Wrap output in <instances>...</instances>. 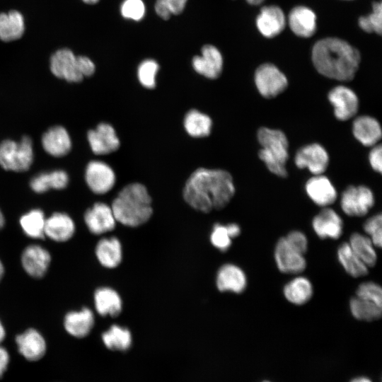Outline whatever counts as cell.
Returning <instances> with one entry per match:
<instances>
[{"label":"cell","instance_id":"cell-1","mask_svg":"<svg viewBox=\"0 0 382 382\" xmlns=\"http://www.w3.org/2000/svg\"><path fill=\"white\" fill-rule=\"evenodd\" d=\"M231 175L221 169L200 168L187 179L183 190L186 202L195 209L209 213L224 208L235 194Z\"/></svg>","mask_w":382,"mask_h":382},{"label":"cell","instance_id":"cell-2","mask_svg":"<svg viewBox=\"0 0 382 382\" xmlns=\"http://www.w3.org/2000/svg\"><path fill=\"white\" fill-rule=\"evenodd\" d=\"M312 62L316 70L324 76L348 81L354 77L359 68L360 54L347 42L328 37L315 44Z\"/></svg>","mask_w":382,"mask_h":382},{"label":"cell","instance_id":"cell-3","mask_svg":"<svg viewBox=\"0 0 382 382\" xmlns=\"http://www.w3.org/2000/svg\"><path fill=\"white\" fill-rule=\"evenodd\" d=\"M115 220L123 225L136 227L151 216V198L146 187L138 183L125 186L112 203Z\"/></svg>","mask_w":382,"mask_h":382},{"label":"cell","instance_id":"cell-4","mask_svg":"<svg viewBox=\"0 0 382 382\" xmlns=\"http://www.w3.org/2000/svg\"><path fill=\"white\" fill-rule=\"evenodd\" d=\"M262 146L259 158L273 174L286 178L288 175L286 163L289 158V141L286 134L279 129L262 127L257 134Z\"/></svg>","mask_w":382,"mask_h":382},{"label":"cell","instance_id":"cell-5","mask_svg":"<svg viewBox=\"0 0 382 382\" xmlns=\"http://www.w3.org/2000/svg\"><path fill=\"white\" fill-rule=\"evenodd\" d=\"M33 160V142L28 136L21 141L6 139L0 144V166L6 170H28Z\"/></svg>","mask_w":382,"mask_h":382},{"label":"cell","instance_id":"cell-6","mask_svg":"<svg viewBox=\"0 0 382 382\" xmlns=\"http://www.w3.org/2000/svg\"><path fill=\"white\" fill-rule=\"evenodd\" d=\"M374 195L365 185L348 186L342 193L340 207L345 214L361 217L368 214L374 205Z\"/></svg>","mask_w":382,"mask_h":382},{"label":"cell","instance_id":"cell-7","mask_svg":"<svg viewBox=\"0 0 382 382\" xmlns=\"http://www.w3.org/2000/svg\"><path fill=\"white\" fill-rule=\"evenodd\" d=\"M255 84L260 94L272 98L285 91L288 86L286 76L274 64H263L255 72Z\"/></svg>","mask_w":382,"mask_h":382},{"label":"cell","instance_id":"cell-8","mask_svg":"<svg viewBox=\"0 0 382 382\" xmlns=\"http://www.w3.org/2000/svg\"><path fill=\"white\" fill-rule=\"evenodd\" d=\"M50 70L57 78L68 82H80L84 76L81 72L79 56L66 48L56 51L50 58Z\"/></svg>","mask_w":382,"mask_h":382},{"label":"cell","instance_id":"cell-9","mask_svg":"<svg viewBox=\"0 0 382 382\" xmlns=\"http://www.w3.org/2000/svg\"><path fill=\"white\" fill-rule=\"evenodd\" d=\"M294 163L299 168H308L313 175H320L328 166L329 156L322 145L313 143L302 146L296 151Z\"/></svg>","mask_w":382,"mask_h":382},{"label":"cell","instance_id":"cell-10","mask_svg":"<svg viewBox=\"0 0 382 382\" xmlns=\"http://www.w3.org/2000/svg\"><path fill=\"white\" fill-rule=\"evenodd\" d=\"M274 257L278 270L284 274H299L306 267L304 255L294 249L284 237L277 241Z\"/></svg>","mask_w":382,"mask_h":382},{"label":"cell","instance_id":"cell-11","mask_svg":"<svg viewBox=\"0 0 382 382\" xmlns=\"http://www.w3.org/2000/svg\"><path fill=\"white\" fill-rule=\"evenodd\" d=\"M328 98L337 120L346 121L357 114L359 102L357 94L351 88L337 86L329 91Z\"/></svg>","mask_w":382,"mask_h":382},{"label":"cell","instance_id":"cell-12","mask_svg":"<svg viewBox=\"0 0 382 382\" xmlns=\"http://www.w3.org/2000/svg\"><path fill=\"white\" fill-rule=\"evenodd\" d=\"M85 180L92 192L105 194L115 185L116 177L113 170L107 163L100 161H92L88 163Z\"/></svg>","mask_w":382,"mask_h":382},{"label":"cell","instance_id":"cell-13","mask_svg":"<svg viewBox=\"0 0 382 382\" xmlns=\"http://www.w3.org/2000/svg\"><path fill=\"white\" fill-rule=\"evenodd\" d=\"M312 228L320 238L337 240L343 233L344 224L340 216L328 207L313 217Z\"/></svg>","mask_w":382,"mask_h":382},{"label":"cell","instance_id":"cell-14","mask_svg":"<svg viewBox=\"0 0 382 382\" xmlns=\"http://www.w3.org/2000/svg\"><path fill=\"white\" fill-rule=\"evenodd\" d=\"M87 138L92 151L97 155L110 154L120 146L114 128L108 123H100L95 129L89 130Z\"/></svg>","mask_w":382,"mask_h":382},{"label":"cell","instance_id":"cell-15","mask_svg":"<svg viewBox=\"0 0 382 382\" xmlns=\"http://www.w3.org/2000/svg\"><path fill=\"white\" fill-rule=\"evenodd\" d=\"M51 262L50 253L38 245H30L23 251L21 264L32 277L42 278L47 272Z\"/></svg>","mask_w":382,"mask_h":382},{"label":"cell","instance_id":"cell-16","mask_svg":"<svg viewBox=\"0 0 382 382\" xmlns=\"http://www.w3.org/2000/svg\"><path fill=\"white\" fill-rule=\"evenodd\" d=\"M305 190L308 197L318 206L328 207L337 199V193L331 181L325 175H315L307 180Z\"/></svg>","mask_w":382,"mask_h":382},{"label":"cell","instance_id":"cell-17","mask_svg":"<svg viewBox=\"0 0 382 382\" xmlns=\"http://www.w3.org/2000/svg\"><path fill=\"white\" fill-rule=\"evenodd\" d=\"M192 66L198 74L210 79H217L223 69V58L219 50L207 45L202 49L201 56H195Z\"/></svg>","mask_w":382,"mask_h":382},{"label":"cell","instance_id":"cell-18","mask_svg":"<svg viewBox=\"0 0 382 382\" xmlns=\"http://www.w3.org/2000/svg\"><path fill=\"white\" fill-rule=\"evenodd\" d=\"M84 221L88 230L96 235L114 229L116 221L111 207L101 202L86 210Z\"/></svg>","mask_w":382,"mask_h":382},{"label":"cell","instance_id":"cell-19","mask_svg":"<svg viewBox=\"0 0 382 382\" xmlns=\"http://www.w3.org/2000/svg\"><path fill=\"white\" fill-rule=\"evenodd\" d=\"M16 342L19 352L29 361H37L41 359L46 352V342L44 337L33 328H29L18 335Z\"/></svg>","mask_w":382,"mask_h":382},{"label":"cell","instance_id":"cell-20","mask_svg":"<svg viewBox=\"0 0 382 382\" xmlns=\"http://www.w3.org/2000/svg\"><path fill=\"white\" fill-rule=\"evenodd\" d=\"M248 284L244 271L233 264L224 265L219 270L216 277V286L221 291L242 293Z\"/></svg>","mask_w":382,"mask_h":382},{"label":"cell","instance_id":"cell-21","mask_svg":"<svg viewBox=\"0 0 382 382\" xmlns=\"http://www.w3.org/2000/svg\"><path fill=\"white\" fill-rule=\"evenodd\" d=\"M42 145L47 154L54 157H62L70 151L71 141L64 127L54 126L43 134Z\"/></svg>","mask_w":382,"mask_h":382},{"label":"cell","instance_id":"cell-22","mask_svg":"<svg viewBox=\"0 0 382 382\" xmlns=\"http://www.w3.org/2000/svg\"><path fill=\"white\" fill-rule=\"evenodd\" d=\"M75 224L72 219L65 213L56 212L46 219L45 236L57 242H64L73 236Z\"/></svg>","mask_w":382,"mask_h":382},{"label":"cell","instance_id":"cell-23","mask_svg":"<svg viewBox=\"0 0 382 382\" xmlns=\"http://www.w3.org/2000/svg\"><path fill=\"white\" fill-rule=\"evenodd\" d=\"M354 137L365 146H375L381 138V127L373 117L362 115L357 117L352 124Z\"/></svg>","mask_w":382,"mask_h":382},{"label":"cell","instance_id":"cell-24","mask_svg":"<svg viewBox=\"0 0 382 382\" xmlns=\"http://www.w3.org/2000/svg\"><path fill=\"white\" fill-rule=\"evenodd\" d=\"M259 31L266 37H273L285 26V17L282 9L275 6L263 7L256 20Z\"/></svg>","mask_w":382,"mask_h":382},{"label":"cell","instance_id":"cell-25","mask_svg":"<svg viewBox=\"0 0 382 382\" xmlns=\"http://www.w3.org/2000/svg\"><path fill=\"white\" fill-rule=\"evenodd\" d=\"M64 325L71 335L84 337L89 334L94 325L93 313L88 308H83L79 311H70L64 317Z\"/></svg>","mask_w":382,"mask_h":382},{"label":"cell","instance_id":"cell-26","mask_svg":"<svg viewBox=\"0 0 382 382\" xmlns=\"http://www.w3.org/2000/svg\"><path fill=\"white\" fill-rule=\"evenodd\" d=\"M316 18L315 13L310 8L297 6L289 13V27L296 35L308 37L311 36L316 30Z\"/></svg>","mask_w":382,"mask_h":382},{"label":"cell","instance_id":"cell-27","mask_svg":"<svg viewBox=\"0 0 382 382\" xmlns=\"http://www.w3.org/2000/svg\"><path fill=\"white\" fill-rule=\"evenodd\" d=\"M283 294L291 303L298 306L303 305L313 296V287L308 278L299 276L284 285Z\"/></svg>","mask_w":382,"mask_h":382},{"label":"cell","instance_id":"cell-28","mask_svg":"<svg viewBox=\"0 0 382 382\" xmlns=\"http://www.w3.org/2000/svg\"><path fill=\"white\" fill-rule=\"evenodd\" d=\"M94 301L97 312L102 316H117L122 311L121 298L112 289H98L94 294Z\"/></svg>","mask_w":382,"mask_h":382},{"label":"cell","instance_id":"cell-29","mask_svg":"<svg viewBox=\"0 0 382 382\" xmlns=\"http://www.w3.org/2000/svg\"><path fill=\"white\" fill-rule=\"evenodd\" d=\"M25 31L23 16L17 11L0 14V40L4 42L16 40Z\"/></svg>","mask_w":382,"mask_h":382},{"label":"cell","instance_id":"cell-30","mask_svg":"<svg viewBox=\"0 0 382 382\" xmlns=\"http://www.w3.org/2000/svg\"><path fill=\"white\" fill-rule=\"evenodd\" d=\"M96 255L100 264L108 268H114L122 261L121 243L117 238H103L97 244Z\"/></svg>","mask_w":382,"mask_h":382},{"label":"cell","instance_id":"cell-31","mask_svg":"<svg viewBox=\"0 0 382 382\" xmlns=\"http://www.w3.org/2000/svg\"><path fill=\"white\" fill-rule=\"evenodd\" d=\"M69 183L67 173L62 170L50 173H42L33 177L30 185L37 193H43L50 189L62 190L65 188Z\"/></svg>","mask_w":382,"mask_h":382},{"label":"cell","instance_id":"cell-32","mask_svg":"<svg viewBox=\"0 0 382 382\" xmlns=\"http://www.w3.org/2000/svg\"><path fill=\"white\" fill-rule=\"evenodd\" d=\"M337 256L345 272L352 277H363L369 273V267L353 252L348 243L344 242L338 247Z\"/></svg>","mask_w":382,"mask_h":382},{"label":"cell","instance_id":"cell-33","mask_svg":"<svg viewBox=\"0 0 382 382\" xmlns=\"http://www.w3.org/2000/svg\"><path fill=\"white\" fill-rule=\"evenodd\" d=\"M349 245L353 252L368 267H374L377 262L375 246L369 236L354 232L349 238Z\"/></svg>","mask_w":382,"mask_h":382},{"label":"cell","instance_id":"cell-34","mask_svg":"<svg viewBox=\"0 0 382 382\" xmlns=\"http://www.w3.org/2000/svg\"><path fill=\"white\" fill-rule=\"evenodd\" d=\"M212 125L211 118L197 110H190L184 119L185 129L193 137L208 136L210 134Z\"/></svg>","mask_w":382,"mask_h":382},{"label":"cell","instance_id":"cell-35","mask_svg":"<svg viewBox=\"0 0 382 382\" xmlns=\"http://www.w3.org/2000/svg\"><path fill=\"white\" fill-rule=\"evenodd\" d=\"M349 310L356 319L368 322L376 320L382 315V306L356 296L349 301Z\"/></svg>","mask_w":382,"mask_h":382},{"label":"cell","instance_id":"cell-36","mask_svg":"<svg viewBox=\"0 0 382 382\" xmlns=\"http://www.w3.org/2000/svg\"><path fill=\"white\" fill-rule=\"evenodd\" d=\"M45 217L39 209H32L20 219V224L25 234L33 238H44Z\"/></svg>","mask_w":382,"mask_h":382},{"label":"cell","instance_id":"cell-37","mask_svg":"<svg viewBox=\"0 0 382 382\" xmlns=\"http://www.w3.org/2000/svg\"><path fill=\"white\" fill-rule=\"evenodd\" d=\"M102 340L109 349L126 351L131 347L132 339L128 329L114 325L103 333Z\"/></svg>","mask_w":382,"mask_h":382},{"label":"cell","instance_id":"cell-38","mask_svg":"<svg viewBox=\"0 0 382 382\" xmlns=\"http://www.w3.org/2000/svg\"><path fill=\"white\" fill-rule=\"evenodd\" d=\"M359 25L362 30L367 33L375 32L381 35L382 31L381 3H374L373 5V12L369 16L360 17Z\"/></svg>","mask_w":382,"mask_h":382},{"label":"cell","instance_id":"cell-39","mask_svg":"<svg viewBox=\"0 0 382 382\" xmlns=\"http://www.w3.org/2000/svg\"><path fill=\"white\" fill-rule=\"evenodd\" d=\"M159 69L158 63L153 59L143 61L138 67L137 76L140 83L146 88L156 86V76Z\"/></svg>","mask_w":382,"mask_h":382},{"label":"cell","instance_id":"cell-40","mask_svg":"<svg viewBox=\"0 0 382 382\" xmlns=\"http://www.w3.org/2000/svg\"><path fill=\"white\" fill-rule=\"evenodd\" d=\"M356 296L382 306V289L376 282L369 281L360 284L356 290Z\"/></svg>","mask_w":382,"mask_h":382},{"label":"cell","instance_id":"cell-41","mask_svg":"<svg viewBox=\"0 0 382 382\" xmlns=\"http://www.w3.org/2000/svg\"><path fill=\"white\" fill-rule=\"evenodd\" d=\"M381 223L382 215L378 213L369 218L363 225V229L367 236L371 240L374 246L379 248L382 245Z\"/></svg>","mask_w":382,"mask_h":382},{"label":"cell","instance_id":"cell-42","mask_svg":"<svg viewBox=\"0 0 382 382\" xmlns=\"http://www.w3.org/2000/svg\"><path fill=\"white\" fill-rule=\"evenodd\" d=\"M187 0H157L155 4L156 13L162 18L167 20L171 14L180 13Z\"/></svg>","mask_w":382,"mask_h":382},{"label":"cell","instance_id":"cell-43","mask_svg":"<svg viewBox=\"0 0 382 382\" xmlns=\"http://www.w3.org/2000/svg\"><path fill=\"white\" fill-rule=\"evenodd\" d=\"M120 11L125 18L139 21L144 16L145 6L141 0H125Z\"/></svg>","mask_w":382,"mask_h":382},{"label":"cell","instance_id":"cell-44","mask_svg":"<svg viewBox=\"0 0 382 382\" xmlns=\"http://www.w3.org/2000/svg\"><path fill=\"white\" fill-rule=\"evenodd\" d=\"M231 238L226 226L216 224L214 226L210 240L214 246L221 251L227 250L231 245Z\"/></svg>","mask_w":382,"mask_h":382},{"label":"cell","instance_id":"cell-45","mask_svg":"<svg viewBox=\"0 0 382 382\" xmlns=\"http://www.w3.org/2000/svg\"><path fill=\"white\" fill-rule=\"evenodd\" d=\"M287 243L302 255L308 250V241L304 233L294 230L290 231L285 237Z\"/></svg>","mask_w":382,"mask_h":382},{"label":"cell","instance_id":"cell-46","mask_svg":"<svg viewBox=\"0 0 382 382\" xmlns=\"http://www.w3.org/2000/svg\"><path fill=\"white\" fill-rule=\"evenodd\" d=\"M369 161L374 170L381 173L382 171V147L381 144L375 145L369 154Z\"/></svg>","mask_w":382,"mask_h":382},{"label":"cell","instance_id":"cell-47","mask_svg":"<svg viewBox=\"0 0 382 382\" xmlns=\"http://www.w3.org/2000/svg\"><path fill=\"white\" fill-rule=\"evenodd\" d=\"M9 362V355L5 348L0 346V378L6 371Z\"/></svg>","mask_w":382,"mask_h":382},{"label":"cell","instance_id":"cell-48","mask_svg":"<svg viewBox=\"0 0 382 382\" xmlns=\"http://www.w3.org/2000/svg\"><path fill=\"white\" fill-rule=\"evenodd\" d=\"M226 226L231 238H236L240 235L241 228L238 224L233 223Z\"/></svg>","mask_w":382,"mask_h":382},{"label":"cell","instance_id":"cell-49","mask_svg":"<svg viewBox=\"0 0 382 382\" xmlns=\"http://www.w3.org/2000/svg\"><path fill=\"white\" fill-rule=\"evenodd\" d=\"M6 335L5 329L0 320V343L4 340Z\"/></svg>","mask_w":382,"mask_h":382},{"label":"cell","instance_id":"cell-50","mask_svg":"<svg viewBox=\"0 0 382 382\" xmlns=\"http://www.w3.org/2000/svg\"><path fill=\"white\" fill-rule=\"evenodd\" d=\"M350 382H372L370 379L365 377H358L352 379Z\"/></svg>","mask_w":382,"mask_h":382},{"label":"cell","instance_id":"cell-51","mask_svg":"<svg viewBox=\"0 0 382 382\" xmlns=\"http://www.w3.org/2000/svg\"><path fill=\"white\" fill-rule=\"evenodd\" d=\"M4 223H5L4 216L0 210V229H1L4 227Z\"/></svg>","mask_w":382,"mask_h":382},{"label":"cell","instance_id":"cell-52","mask_svg":"<svg viewBox=\"0 0 382 382\" xmlns=\"http://www.w3.org/2000/svg\"><path fill=\"white\" fill-rule=\"evenodd\" d=\"M250 4L257 5L261 4L264 0H246Z\"/></svg>","mask_w":382,"mask_h":382},{"label":"cell","instance_id":"cell-53","mask_svg":"<svg viewBox=\"0 0 382 382\" xmlns=\"http://www.w3.org/2000/svg\"><path fill=\"white\" fill-rule=\"evenodd\" d=\"M4 267L3 263L1 262L0 260V282L4 276Z\"/></svg>","mask_w":382,"mask_h":382},{"label":"cell","instance_id":"cell-54","mask_svg":"<svg viewBox=\"0 0 382 382\" xmlns=\"http://www.w3.org/2000/svg\"><path fill=\"white\" fill-rule=\"evenodd\" d=\"M83 2L88 4H93L97 3L99 0H82Z\"/></svg>","mask_w":382,"mask_h":382},{"label":"cell","instance_id":"cell-55","mask_svg":"<svg viewBox=\"0 0 382 382\" xmlns=\"http://www.w3.org/2000/svg\"><path fill=\"white\" fill-rule=\"evenodd\" d=\"M263 382H269V381H263Z\"/></svg>","mask_w":382,"mask_h":382}]
</instances>
